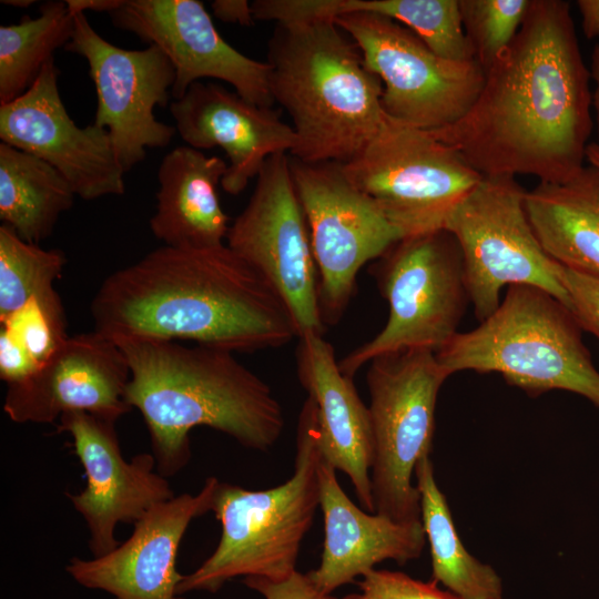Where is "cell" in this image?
<instances>
[{
	"label": "cell",
	"instance_id": "obj_1",
	"mask_svg": "<svg viewBox=\"0 0 599 599\" xmlns=\"http://www.w3.org/2000/svg\"><path fill=\"white\" fill-rule=\"evenodd\" d=\"M589 78L570 4L530 0L470 110L429 132L483 176L526 174L566 182L583 169L592 130Z\"/></svg>",
	"mask_w": 599,
	"mask_h": 599
},
{
	"label": "cell",
	"instance_id": "obj_2",
	"mask_svg": "<svg viewBox=\"0 0 599 599\" xmlns=\"http://www.w3.org/2000/svg\"><path fill=\"white\" fill-rule=\"evenodd\" d=\"M91 314L94 329L110 338L187 339L232 353L297 336L284 301L226 244L150 252L103 281Z\"/></svg>",
	"mask_w": 599,
	"mask_h": 599
},
{
	"label": "cell",
	"instance_id": "obj_3",
	"mask_svg": "<svg viewBox=\"0 0 599 599\" xmlns=\"http://www.w3.org/2000/svg\"><path fill=\"white\" fill-rule=\"evenodd\" d=\"M112 339L130 368L125 400L144 418L162 476L189 463V434L199 426L258 451H267L281 437L285 420L280 402L232 352L149 337Z\"/></svg>",
	"mask_w": 599,
	"mask_h": 599
},
{
	"label": "cell",
	"instance_id": "obj_4",
	"mask_svg": "<svg viewBox=\"0 0 599 599\" xmlns=\"http://www.w3.org/2000/svg\"><path fill=\"white\" fill-rule=\"evenodd\" d=\"M266 62L273 101L296 134L291 156L347 163L384 123L383 83L333 19L277 23Z\"/></svg>",
	"mask_w": 599,
	"mask_h": 599
},
{
	"label": "cell",
	"instance_id": "obj_5",
	"mask_svg": "<svg viewBox=\"0 0 599 599\" xmlns=\"http://www.w3.org/2000/svg\"><path fill=\"white\" fill-rule=\"evenodd\" d=\"M322 456L317 409L307 396L297 420L292 477L264 490L219 481L211 511L222 526L220 541L199 568L183 576L176 593H214L235 577L280 581L296 571L303 539L319 506Z\"/></svg>",
	"mask_w": 599,
	"mask_h": 599
},
{
	"label": "cell",
	"instance_id": "obj_6",
	"mask_svg": "<svg viewBox=\"0 0 599 599\" xmlns=\"http://www.w3.org/2000/svg\"><path fill=\"white\" fill-rule=\"evenodd\" d=\"M581 331L571 311L550 293L510 285L488 318L457 333L436 357L449 375L496 372L530 396L562 389L599 407V372Z\"/></svg>",
	"mask_w": 599,
	"mask_h": 599
},
{
	"label": "cell",
	"instance_id": "obj_7",
	"mask_svg": "<svg viewBox=\"0 0 599 599\" xmlns=\"http://www.w3.org/2000/svg\"><path fill=\"white\" fill-rule=\"evenodd\" d=\"M377 260L373 273L388 303V319L376 336L338 361L352 378L384 354L437 353L458 333L470 302L460 246L445 229L403 237Z\"/></svg>",
	"mask_w": 599,
	"mask_h": 599
},
{
	"label": "cell",
	"instance_id": "obj_8",
	"mask_svg": "<svg viewBox=\"0 0 599 599\" xmlns=\"http://www.w3.org/2000/svg\"><path fill=\"white\" fill-rule=\"evenodd\" d=\"M368 364L375 514L419 521L420 496L412 478L417 461L432 453L437 396L449 374L436 353L424 348L384 354Z\"/></svg>",
	"mask_w": 599,
	"mask_h": 599
},
{
	"label": "cell",
	"instance_id": "obj_9",
	"mask_svg": "<svg viewBox=\"0 0 599 599\" xmlns=\"http://www.w3.org/2000/svg\"><path fill=\"white\" fill-rule=\"evenodd\" d=\"M343 167L403 237L444 230L484 177L429 131L387 115L373 140Z\"/></svg>",
	"mask_w": 599,
	"mask_h": 599
},
{
	"label": "cell",
	"instance_id": "obj_10",
	"mask_svg": "<svg viewBox=\"0 0 599 599\" xmlns=\"http://www.w3.org/2000/svg\"><path fill=\"white\" fill-rule=\"evenodd\" d=\"M525 193L515 175L484 176L445 224L460 246L467 291L479 322L498 308L505 285L542 288L569 308L561 265L536 238Z\"/></svg>",
	"mask_w": 599,
	"mask_h": 599
},
{
	"label": "cell",
	"instance_id": "obj_11",
	"mask_svg": "<svg viewBox=\"0 0 599 599\" xmlns=\"http://www.w3.org/2000/svg\"><path fill=\"white\" fill-rule=\"evenodd\" d=\"M334 21L382 81L383 110L398 123L425 131L451 125L470 110L484 87L486 72L476 60L444 59L388 17L351 12Z\"/></svg>",
	"mask_w": 599,
	"mask_h": 599
},
{
	"label": "cell",
	"instance_id": "obj_12",
	"mask_svg": "<svg viewBox=\"0 0 599 599\" xmlns=\"http://www.w3.org/2000/svg\"><path fill=\"white\" fill-rule=\"evenodd\" d=\"M319 278L325 326L343 317L367 262L403 238L377 203L347 176L343 163L305 162L290 155Z\"/></svg>",
	"mask_w": 599,
	"mask_h": 599
},
{
	"label": "cell",
	"instance_id": "obj_13",
	"mask_svg": "<svg viewBox=\"0 0 599 599\" xmlns=\"http://www.w3.org/2000/svg\"><path fill=\"white\" fill-rule=\"evenodd\" d=\"M226 241L284 301L297 337L323 335L318 272L288 153L266 160L248 203L229 229Z\"/></svg>",
	"mask_w": 599,
	"mask_h": 599
},
{
	"label": "cell",
	"instance_id": "obj_14",
	"mask_svg": "<svg viewBox=\"0 0 599 599\" xmlns=\"http://www.w3.org/2000/svg\"><path fill=\"white\" fill-rule=\"evenodd\" d=\"M73 17L64 49L88 61L98 97L93 124L108 131L125 173L144 160L146 149L167 146L176 132L154 115L155 108L165 106L172 95L175 70L155 45L116 47L93 29L84 13Z\"/></svg>",
	"mask_w": 599,
	"mask_h": 599
},
{
	"label": "cell",
	"instance_id": "obj_15",
	"mask_svg": "<svg viewBox=\"0 0 599 599\" xmlns=\"http://www.w3.org/2000/svg\"><path fill=\"white\" fill-rule=\"evenodd\" d=\"M113 24L159 48L175 70L174 100L201 79L231 84L245 100L272 108L270 65L244 55L216 30L197 0H124L110 13Z\"/></svg>",
	"mask_w": 599,
	"mask_h": 599
},
{
	"label": "cell",
	"instance_id": "obj_16",
	"mask_svg": "<svg viewBox=\"0 0 599 599\" xmlns=\"http://www.w3.org/2000/svg\"><path fill=\"white\" fill-rule=\"evenodd\" d=\"M114 424L88 412H69L58 425L59 433L72 437L74 454L84 469V489L67 496L88 526L93 557L120 545L114 537L118 524L133 525L152 507L174 497L166 477L154 471L153 454L124 459Z\"/></svg>",
	"mask_w": 599,
	"mask_h": 599
},
{
	"label": "cell",
	"instance_id": "obj_17",
	"mask_svg": "<svg viewBox=\"0 0 599 599\" xmlns=\"http://www.w3.org/2000/svg\"><path fill=\"white\" fill-rule=\"evenodd\" d=\"M58 79L52 59L28 91L0 104L1 141L52 165L83 200L123 194L124 171L108 131L93 123L75 124L61 99Z\"/></svg>",
	"mask_w": 599,
	"mask_h": 599
},
{
	"label": "cell",
	"instance_id": "obj_18",
	"mask_svg": "<svg viewBox=\"0 0 599 599\" xmlns=\"http://www.w3.org/2000/svg\"><path fill=\"white\" fill-rule=\"evenodd\" d=\"M126 358L109 336L93 331L69 337L28 377L8 385L3 410L19 424L54 423L69 412L116 422L131 407Z\"/></svg>",
	"mask_w": 599,
	"mask_h": 599
},
{
	"label": "cell",
	"instance_id": "obj_19",
	"mask_svg": "<svg viewBox=\"0 0 599 599\" xmlns=\"http://www.w3.org/2000/svg\"><path fill=\"white\" fill-rule=\"evenodd\" d=\"M219 479L206 478L196 495L160 502L133 524L132 535L112 551L92 559L73 557L68 573L81 586L115 599H184L176 593L183 576L176 556L191 521L210 511Z\"/></svg>",
	"mask_w": 599,
	"mask_h": 599
},
{
	"label": "cell",
	"instance_id": "obj_20",
	"mask_svg": "<svg viewBox=\"0 0 599 599\" xmlns=\"http://www.w3.org/2000/svg\"><path fill=\"white\" fill-rule=\"evenodd\" d=\"M176 132L196 150L221 148L229 158L221 181L224 191L240 194L266 160L291 153L296 145L293 126L272 108L256 105L221 84L193 83L170 106Z\"/></svg>",
	"mask_w": 599,
	"mask_h": 599
},
{
	"label": "cell",
	"instance_id": "obj_21",
	"mask_svg": "<svg viewBox=\"0 0 599 599\" xmlns=\"http://www.w3.org/2000/svg\"><path fill=\"white\" fill-rule=\"evenodd\" d=\"M335 471L322 456L318 480L324 544L319 566L307 576L324 593L364 577L382 561L404 565L417 559L426 542L422 520L398 522L365 512L342 489Z\"/></svg>",
	"mask_w": 599,
	"mask_h": 599
},
{
	"label": "cell",
	"instance_id": "obj_22",
	"mask_svg": "<svg viewBox=\"0 0 599 599\" xmlns=\"http://www.w3.org/2000/svg\"><path fill=\"white\" fill-rule=\"evenodd\" d=\"M297 376L317 409L323 458L349 478L362 507L375 514L370 470L374 437L368 406L339 368L323 335L298 337Z\"/></svg>",
	"mask_w": 599,
	"mask_h": 599
},
{
	"label": "cell",
	"instance_id": "obj_23",
	"mask_svg": "<svg viewBox=\"0 0 599 599\" xmlns=\"http://www.w3.org/2000/svg\"><path fill=\"white\" fill-rule=\"evenodd\" d=\"M226 170L222 158L189 145L170 151L158 171L156 210L150 220L153 235L173 247L223 245L230 226L217 185Z\"/></svg>",
	"mask_w": 599,
	"mask_h": 599
},
{
	"label": "cell",
	"instance_id": "obj_24",
	"mask_svg": "<svg viewBox=\"0 0 599 599\" xmlns=\"http://www.w3.org/2000/svg\"><path fill=\"white\" fill-rule=\"evenodd\" d=\"M525 211L544 251L558 264L599 277V171L526 191Z\"/></svg>",
	"mask_w": 599,
	"mask_h": 599
},
{
	"label": "cell",
	"instance_id": "obj_25",
	"mask_svg": "<svg viewBox=\"0 0 599 599\" xmlns=\"http://www.w3.org/2000/svg\"><path fill=\"white\" fill-rule=\"evenodd\" d=\"M75 193L68 180L38 156L0 144V219L26 242L51 235Z\"/></svg>",
	"mask_w": 599,
	"mask_h": 599
},
{
	"label": "cell",
	"instance_id": "obj_26",
	"mask_svg": "<svg viewBox=\"0 0 599 599\" xmlns=\"http://www.w3.org/2000/svg\"><path fill=\"white\" fill-rule=\"evenodd\" d=\"M414 475L420 496V520L429 544L432 580L460 599H502L499 575L464 546L436 483L430 455L417 461Z\"/></svg>",
	"mask_w": 599,
	"mask_h": 599
},
{
	"label": "cell",
	"instance_id": "obj_27",
	"mask_svg": "<svg viewBox=\"0 0 599 599\" xmlns=\"http://www.w3.org/2000/svg\"><path fill=\"white\" fill-rule=\"evenodd\" d=\"M311 19H335L351 12L388 17L412 30L437 55L451 61L475 60L466 38L459 0H305Z\"/></svg>",
	"mask_w": 599,
	"mask_h": 599
},
{
	"label": "cell",
	"instance_id": "obj_28",
	"mask_svg": "<svg viewBox=\"0 0 599 599\" xmlns=\"http://www.w3.org/2000/svg\"><path fill=\"white\" fill-rule=\"evenodd\" d=\"M74 17L65 1H47L40 16L0 27V104L22 95L53 53L70 42Z\"/></svg>",
	"mask_w": 599,
	"mask_h": 599
},
{
	"label": "cell",
	"instance_id": "obj_29",
	"mask_svg": "<svg viewBox=\"0 0 599 599\" xmlns=\"http://www.w3.org/2000/svg\"><path fill=\"white\" fill-rule=\"evenodd\" d=\"M0 323V377L7 385L34 373L69 338L54 288L34 296Z\"/></svg>",
	"mask_w": 599,
	"mask_h": 599
},
{
	"label": "cell",
	"instance_id": "obj_30",
	"mask_svg": "<svg viewBox=\"0 0 599 599\" xmlns=\"http://www.w3.org/2000/svg\"><path fill=\"white\" fill-rule=\"evenodd\" d=\"M65 256L60 250H43L22 240L14 230L0 226V319L31 298L53 290Z\"/></svg>",
	"mask_w": 599,
	"mask_h": 599
},
{
	"label": "cell",
	"instance_id": "obj_31",
	"mask_svg": "<svg viewBox=\"0 0 599 599\" xmlns=\"http://www.w3.org/2000/svg\"><path fill=\"white\" fill-rule=\"evenodd\" d=\"M530 0H459L466 38L485 72L516 37Z\"/></svg>",
	"mask_w": 599,
	"mask_h": 599
},
{
	"label": "cell",
	"instance_id": "obj_32",
	"mask_svg": "<svg viewBox=\"0 0 599 599\" xmlns=\"http://www.w3.org/2000/svg\"><path fill=\"white\" fill-rule=\"evenodd\" d=\"M343 599H460L430 580L424 582L400 571L373 569L358 581V590Z\"/></svg>",
	"mask_w": 599,
	"mask_h": 599
},
{
	"label": "cell",
	"instance_id": "obj_33",
	"mask_svg": "<svg viewBox=\"0 0 599 599\" xmlns=\"http://www.w3.org/2000/svg\"><path fill=\"white\" fill-rule=\"evenodd\" d=\"M559 276L569 298V309L580 327L599 339V277L565 266Z\"/></svg>",
	"mask_w": 599,
	"mask_h": 599
},
{
	"label": "cell",
	"instance_id": "obj_34",
	"mask_svg": "<svg viewBox=\"0 0 599 599\" xmlns=\"http://www.w3.org/2000/svg\"><path fill=\"white\" fill-rule=\"evenodd\" d=\"M243 583L264 599H337L319 591L307 573L294 571L286 579L274 581L264 577H244Z\"/></svg>",
	"mask_w": 599,
	"mask_h": 599
},
{
	"label": "cell",
	"instance_id": "obj_35",
	"mask_svg": "<svg viewBox=\"0 0 599 599\" xmlns=\"http://www.w3.org/2000/svg\"><path fill=\"white\" fill-rule=\"evenodd\" d=\"M211 8L215 18L226 23L250 27L255 21L247 0H214Z\"/></svg>",
	"mask_w": 599,
	"mask_h": 599
},
{
	"label": "cell",
	"instance_id": "obj_36",
	"mask_svg": "<svg viewBox=\"0 0 599 599\" xmlns=\"http://www.w3.org/2000/svg\"><path fill=\"white\" fill-rule=\"evenodd\" d=\"M583 34L588 39L599 38V0H578Z\"/></svg>",
	"mask_w": 599,
	"mask_h": 599
},
{
	"label": "cell",
	"instance_id": "obj_37",
	"mask_svg": "<svg viewBox=\"0 0 599 599\" xmlns=\"http://www.w3.org/2000/svg\"><path fill=\"white\" fill-rule=\"evenodd\" d=\"M124 0H65L72 16L84 11L108 12L109 14L119 9Z\"/></svg>",
	"mask_w": 599,
	"mask_h": 599
},
{
	"label": "cell",
	"instance_id": "obj_38",
	"mask_svg": "<svg viewBox=\"0 0 599 599\" xmlns=\"http://www.w3.org/2000/svg\"><path fill=\"white\" fill-rule=\"evenodd\" d=\"M590 75L596 82V89L593 94L591 95V104L593 105L596 111L597 133L599 139V44L595 47L592 52Z\"/></svg>",
	"mask_w": 599,
	"mask_h": 599
},
{
	"label": "cell",
	"instance_id": "obj_39",
	"mask_svg": "<svg viewBox=\"0 0 599 599\" xmlns=\"http://www.w3.org/2000/svg\"><path fill=\"white\" fill-rule=\"evenodd\" d=\"M586 159L591 166L596 167L599 171V144L590 143L586 149Z\"/></svg>",
	"mask_w": 599,
	"mask_h": 599
},
{
	"label": "cell",
	"instance_id": "obj_40",
	"mask_svg": "<svg viewBox=\"0 0 599 599\" xmlns=\"http://www.w3.org/2000/svg\"><path fill=\"white\" fill-rule=\"evenodd\" d=\"M35 1L33 0H1V3L6 6H11L14 8H29L32 6Z\"/></svg>",
	"mask_w": 599,
	"mask_h": 599
}]
</instances>
